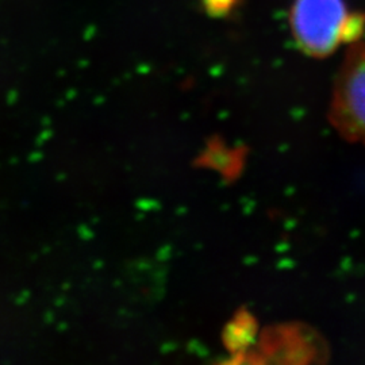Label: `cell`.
Instances as JSON below:
<instances>
[{"mask_svg":"<svg viewBox=\"0 0 365 365\" xmlns=\"http://www.w3.org/2000/svg\"><path fill=\"white\" fill-rule=\"evenodd\" d=\"M329 119L342 138L365 146V42L354 43L345 54L334 80Z\"/></svg>","mask_w":365,"mask_h":365,"instance_id":"obj_1","label":"cell"},{"mask_svg":"<svg viewBox=\"0 0 365 365\" xmlns=\"http://www.w3.org/2000/svg\"><path fill=\"white\" fill-rule=\"evenodd\" d=\"M344 0H295L291 27L300 48L312 56H327L344 39Z\"/></svg>","mask_w":365,"mask_h":365,"instance_id":"obj_2","label":"cell"},{"mask_svg":"<svg viewBox=\"0 0 365 365\" xmlns=\"http://www.w3.org/2000/svg\"><path fill=\"white\" fill-rule=\"evenodd\" d=\"M202 7L211 15L226 14L233 6L235 0H200Z\"/></svg>","mask_w":365,"mask_h":365,"instance_id":"obj_3","label":"cell"}]
</instances>
